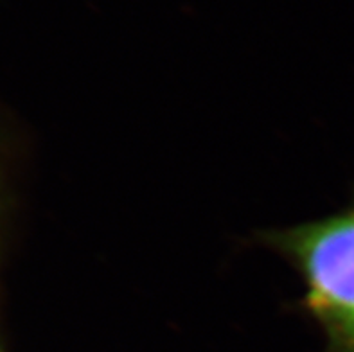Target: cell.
<instances>
[{
  "label": "cell",
  "instance_id": "6da1fadb",
  "mask_svg": "<svg viewBox=\"0 0 354 352\" xmlns=\"http://www.w3.org/2000/svg\"><path fill=\"white\" fill-rule=\"evenodd\" d=\"M333 352H354V210L279 236Z\"/></svg>",
  "mask_w": 354,
  "mask_h": 352
}]
</instances>
